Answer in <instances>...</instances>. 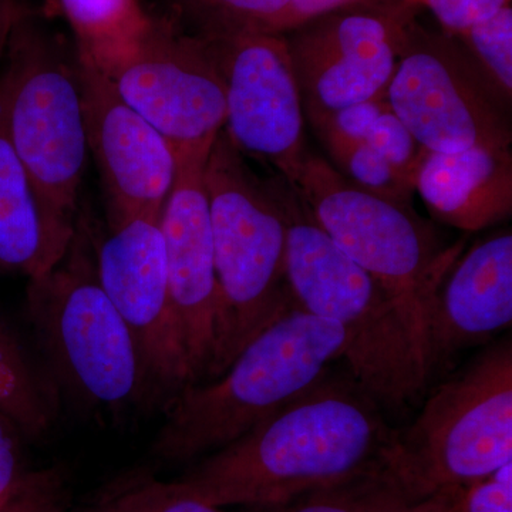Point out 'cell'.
I'll return each instance as SVG.
<instances>
[{
	"instance_id": "1",
	"label": "cell",
	"mask_w": 512,
	"mask_h": 512,
	"mask_svg": "<svg viewBox=\"0 0 512 512\" xmlns=\"http://www.w3.org/2000/svg\"><path fill=\"white\" fill-rule=\"evenodd\" d=\"M392 431L382 407L350 373L329 367L175 481L215 507H271L386 464Z\"/></svg>"
},
{
	"instance_id": "2",
	"label": "cell",
	"mask_w": 512,
	"mask_h": 512,
	"mask_svg": "<svg viewBox=\"0 0 512 512\" xmlns=\"http://www.w3.org/2000/svg\"><path fill=\"white\" fill-rule=\"evenodd\" d=\"M272 184L284 211L293 305L342 326L346 369L382 410L409 409L431 379L416 313L330 239L291 181L276 174Z\"/></svg>"
},
{
	"instance_id": "3",
	"label": "cell",
	"mask_w": 512,
	"mask_h": 512,
	"mask_svg": "<svg viewBox=\"0 0 512 512\" xmlns=\"http://www.w3.org/2000/svg\"><path fill=\"white\" fill-rule=\"evenodd\" d=\"M335 320L293 308L262 330L217 379L184 387L164 407L151 447L164 463H188L228 446L342 359Z\"/></svg>"
},
{
	"instance_id": "4",
	"label": "cell",
	"mask_w": 512,
	"mask_h": 512,
	"mask_svg": "<svg viewBox=\"0 0 512 512\" xmlns=\"http://www.w3.org/2000/svg\"><path fill=\"white\" fill-rule=\"evenodd\" d=\"M217 272L214 355L220 377L262 330L293 308L285 278L284 211L271 178L252 170L222 130L204 171Z\"/></svg>"
},
{
	"instance_id": "5",
	"label": "cell",
	"mask_w": 512,
	"mask_h": 512,
	"mask_svg": "<svg viewBox=\"0 0 512 512\" xmlns=\"http://www.w3.org/2000/svg\"><path fill=\"white\" fill-rule=\"evenodd\" d=\"M96 247L77 217L63 258L30 279L26 315L57 392L84 409L119 413L147 406L146 380L133 335L100 284Z\"/></svg>"
},
{
	"instance_id": "6",
	"label": "cell",
	"mask_w": 512,
	"mask_h": 512,
	"mask_svg": "<svg viewBox=\"0 0 512 512\" xmlns=\"http://www.w3.org/2000/svg\"><path fill=\"white\" fill-rule=\"evenodd\" d=\"M3 52L0 97L10 141L43 200L77 220L89 146L76 43L23 10Z\"/></svg>"
},
{
	"instance_id": "7",
	"label": "cell",
	"mask_w": 512,
	"mask_h": 512,
	"mask_svg": "<svg viewBox=\"0 0 512 512\" xmlns=\"http://www.w3.org/2000/svg\"><path fill=\"white\" fill-rule=\"evenodd\" d=\"M386 461L419 498L464 488L512 463V343H494L440 384Z\"/></svg>"
},
{
	"instance_id": "8",
	"label": "cell",
	"mask_w": 512,
	"mask_h": 512,
	"mask_svg": "<svg viewBox=\"0 0 512 512\" xmlns=\"http://www.w3.org/2000/svg\"><path fill=\"white\" fill-rule=\"evenodd\" d=\"M292 184L330 239L399 296L423 328L427 303L464 242L444 248L412 204L359 187L311 151Z\"/></svg>"
},
{
	"instance_id": "9",
	"label": "cell",
	"mask_w": 512,
	"mask_h": 512,
	"mask_svg": "<svg viewBox=\"0 0 512 512\" xmlns=\"http://www.w3.org/2000/svg\"><path fill=\"white\" fill-rule=\"evenodd\" d=\"M386 101L424 150L453 154L511 147L510 104L456 37L426 29L417 20L404 36Z\"/></svg>"
},
{
	"instance_id": "10",
	"label": "cell",
	"mask_w": 512,
	"mask_h": 512,
	"mask_svg": "<svg viewBox=\"0 0 512 512\" xmlns=\"http://www.w3.org/2000/svg\"><path fill=\"white\" fill-rule=\"evenodd\" d=\"M93 63L175 153L211 148L224 130L225 84L210 46L174 18L153 16L133 42Z\"/></svg>"
},
{
	"instance_id": "11",
	"label": "cell",
	"mask_w": 512,
	"mask_h": 512,
	"mask_svg": "<svg viewBox=\"0 0 512 512\" xmlns=\"http://www.w3.org/2000/svg\"><path fill=\"white\" fill-rule=\"evenodd\" d=\"M414 0H363L284 33L308 119L386 100Z\"/></svg>"
},
{
	"instance_id": "12",
	"label": "cell",
	"mask_w": 512,
	"mask_h": 512,
	"mask_svg": "<svg viewBox=\"0 0 512 512\" xmlns=\"http://www.w3.org/2000/svg\"><path fill=\"white\" fill-rule=\"evenodd\" d=\"M97 274L136 342L147 406H167L190 386L187 360L168 293L160 217L138 215L109 224L97 242Z\"/></svg>"
},
{
	"instance_id": "13",
	"label": "cell",
	"mask_w": 512,
	"mask_h": 512,
	"mask_svg": "<svg viewBox=\"0 0 512 512\" xmlns=\"http://www.w3.org/2000/svg\"><path fill=\"white\" fill-rule=\"evenodd\" d=\"M204 40L225 84V133L244 156L266 161L292 183L309 150L285 36L239 33Z\"/></svg>"
},
{
	"instance_id": "14",
	"label": "cell",
	"mask_w": 512,
	"mask_h": 512,
	"mask_svg": "<svg viewBox=\"0 0 512 512\" xmlns=\"http://www.w3.org/2000/svg\"><path fill=\"white\" fill-rule=\"evenodd\" d=\"M79 53L87 146L106 188L109 224L161 217L178 171L174 147L114 89L96 64Z\"/></svg>"
},
{
	"instance_id": "15",
	"label": "cell",
	"mask_w": 512,
	"mask_h": 512,
	"mask_svg": "<svg viewBox=\"0 0 512 512\" xmlns=\"http://www.w3.org/2000/svg\"><path fill=\"white\" fill-rule=\"evenodd\" d=\"M211 148L177 153L173 190L161 211L171 311L190 384L207 379L215 345L217 272L204 171Z\"/></svg>"
},
{
	"instance_id": "16",
	"label": "cell",
	"mask_w": 512,
	"mask_h": 512,
	"mask_svg": "<svg viewBox=\"0 0 512 512\" xmlns=\"http://www.w3.org/2000/svg\"><path fill=\"white\" fill-rule=\"evenodd\" d=\"M512 323V234L481 239L451 262L423 316L431 376Z\"/></svg>"
},
{
	"instance_id": "17",
	"label": "cell",
	"mask_w": 512,
	"mask_h": 512,
	"mask_svg": "<svg viewBox=\"0 0 512 512\" xmlns=\"http://www.w3.org/2000/svg\"><path fill=\"white\" fill-rule=\"evenodd\" d=\"M413 185L443 224L466 232L493 227L512 214L511 147H473L453 154L423 148Z\"/></svg>"
},
{
	"instance_id": "18",
	"label": "cell",
	"mask_w": 512,
	"mask_h": 512,
	"mask_svg": "<svg viewBox=\"0 0 512 512\" xmlns=\"http://www.w3.org/2000/svg\"><path fill=\"white\" fill-rule=\"evenodd\" d=\"M76 221L50 207L10 141L0 97V272L29 279L66 254Z\"/></svg>"
},
{
	"instance_id": "19",
	"label": "cell",
	"mask_w": 512,
	"mask_h": 512,
	"mask_svg": "<svg viewBox=\"0 0 512 512\" xmlns=\"http://www.w3.org/2000/svg\"><path fill=\"white\" fill-rule=\"evenodd\" d=\"M59 402L45 367L37 365L0 316V412L15 421L26 439L40 440L55 426Z\"/></svg>"
},
{
	"instance_id": "20",
	"label": "cell",
	"mask_w": 512,
	"mask_h": 512,
	"mask_svg": "<svg viewBox=\"0 0 512 512\" xmlns=\"http://www.w3.org/2000/svg\"><path fill=\"white\" fill-rule=\"evenodd\" d=\"M420 500L389 464H380L345 480L256 508L259 512H402Z\"/></svg>"
},
{
	"instance_id": "21",
	"label": "cell",
	"mask_w": 512,
	"mask_h": 512,
	"mask_svg": "<svg viewBox=\"0 0 512 512\" xmlns=\"http://www.w3.org/2000/svg\"><path fill=\"white\" fill-rule=\"evenodd\" d=\"M80 53L99 62L133 42L153 16L140 0H57Z\"/></svg>"
},
{
	"instance_id": "22",
	"label": "cell",
	"mask_w": 512,
	"mask_h": 512,
	"mask_svg": "<svg viewBox=\"0 0 512 512\" xmlns=\"http://www.w3.org/2000/svg\"><path fill=\"white\" fill-rule=\"evenodd\" d=\"M72 512H227L163 481L148 468L127 471L104 484Z\"/></svg>"
},
{
	"instance_id": "23",
	"label": "cell",
	"mask_w": 512,
	"mask_h": 512,
	"mask_svg": "<svg viewBox=\"0 0 512 512\" xmlns=\"http://www.w3.org/2000/svg\"><path fill=\"white\" fill-rule=\"evenodd\" d=\"M174 19L202 39L272 33L293 0H173Z\"/></svg>"
},
{
	"instance_id": "24",
	"label": "cell",
	"mask_w": 512,
	"mask_h": 512,
	"mask_svg": "<svg viewBox=\"0 0 512 512\" xmlns=\"http://www.w3.org/2000/svg\"><path fill=\"white\" fill-rule=\"evenodd\" d=\"M339 173L383 197L412 204L413 181L400 173L365 140H352L332 128L313 127Z\"/></svg>"
},
{
	"instance_id": "25",
	"label": "cell",
	"mask_w": 512,
	"mask_h": 512,
	"mask_svg": "<svg viewBox=\"0 0 512 512\" xmlns=\"http://www.w3.org/2000/svg\"><path fill=\"white\" fill-rule=\"evenodd\" d=\"M477 69L498 96L512 100V8L505 6L493 18L484 20L456 36Z\"/></svg>"
},
{
	"instance_id": "26",
	"label": "cell",
	"mask_w": 512,
	"mask_h": 512,
	"mask_svg": "<svg viewBox=\"0 0 512 512\" xmlns=\"http://www.w3.org/2000/svg\"><path fill=\"white\" fill-rule=\"evenodd\" d=\"M72 491L59 467L33 470L8 497L0 512H72Z\"/></svg>"
},
{
	"instance_id": "27",
	"label": "cell",
	"mask_w": 512,
	"mask_h": 512,
	"mask_svg": "<svg viewBox=\"0 0 512 512\" xmlns=\"http://www.w3.org/2000/svg\"><path fill=\"white\" fill-rule=\"evenodd\" d=\"M377 153L413 181L417 165H419L423 148L416 138L404 126L402 120L393 113L389 103L377 117L365 138Z\"/></svg>"
},
{
	"instance_id": "28",
	"label": "cell",
	"mask_w": 512,
	"mask_h": 512,
	"mask_svg": "<svg viewBox=\"0 0 512 512\" xmlns=\"http://www.w3.org/2000/svg\"><path fill=\"white\" fill-rule=\"evenodd\" d=\"M420 8H427L440 23L443 33L451 37L461 35L484 20L493 18L511 0H416Z\"/></svg>"
},
{
	"instance_id": "29",
	"label": "cell",
	"mask_w": 512,
	"mask_h": 512,
	"mask_svg": "<svg viewBox=\"0 0 512 512\" xmlns=\"http://www.w3.org/2000/svg\"><path fill=\"white\" fill-rule=\"evenodd\" d=\"M457 512H512V463L461 488Z\"/></svg>"
},
{
	"instance_id": "30",
	"label": "cell",
	"mask_w": 512,
	"mask_h": 512,
	"mask_svg": "<svg viewBox=\"0 0 512 512\" xmlns=\"http://www.w3.org/2000/svg\"><path fill=\"white\" fill-rule=\"evenodd\" d=\"M25 440L15 421L0 412V501L12 494L33 471L26 460Z\"/></svg>"
},
{
	"instance_id": "31",
	"label": "cell",
	"mask_w": 512,
	"mask_h": 512,
	"mask_svg": "<svg viewBox=\"0 0 512 512\" xmlns=\"http://www.w3.org/2000/svg\"><path fill=\"white\" fill-rule=\"evenodd\" d=\"M386 106V100L365 101L309 121L312 127H328L352 140H365L373 123Z\"/></svg>"
},
{
	"instance_id": "32",
	"label": "cell",
	"mask_w": 512,
	"mask_h": 512,
	"mask_svg": "<svg viewBox=\"0 0 512 512\" xmlns=\"http://www.w3.org/2000/svg\"><path fill=\"white\" fill-rule=\"evenodd\" d=\"M359 2H363V0H293L292 5L275 23L272 33L284 35L288 30L296 28L316 16Z\"/></svg>"
},
{
	"instance_id": "33",
	"label": "cell",
	"mask_w": 512,
	"mask_h": 512,
	"mask_svg": "<svg viewBox=\"0 0 512 512\" xmlns=\"http://www.w3.org/2000/svg\"><path fill=\"white\" fill-rule=\"evenodd\" d=\"M461 488L437 491L410 504L402 512H457L458 495Z\"/></svg>"
},
{
	"instance_id": "34",
	"label": "cell",
	"mask_w": 512,
	"mask_h": 512,
	"mask_svg": "<svg viewBox=\"0 0 512 512\" xmlns=\"http://www.w3.org/2000/svg\"><path fill=\"white\" fill-rule=\"evenodd\" d=\"M22 12L23 9L16 5L15 0H0V53L5 50L13 25Z\"/></svg>"
}]
</instances>
